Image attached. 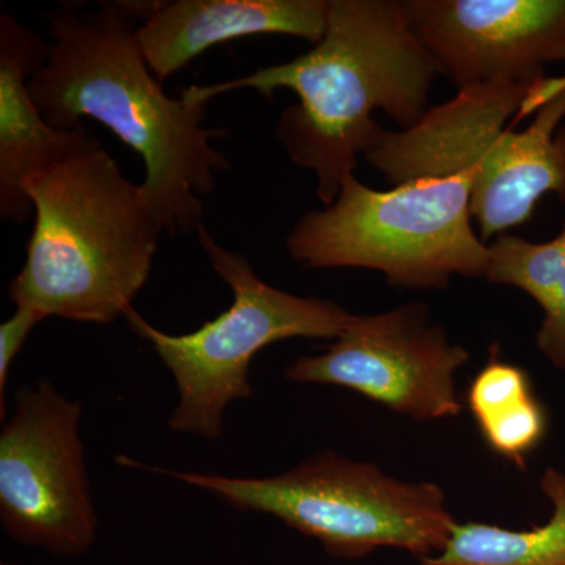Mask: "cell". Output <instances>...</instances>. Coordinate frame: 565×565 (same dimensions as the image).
<instances>
[{
  "mask_svg": "<svg viewBox=\"0 0 565 565\" xmlns=\"http://www.w3.org/2000/svg\"><path fill=\"white\" fill-rule=\"evenodd\" d=\"M438 73L405 0H330L326 33L310 51L239 79L191 85L181 96L210 104L241 88L269 99L281 88L296 93L299 103L282 111L277 137L297 167L315 173L319 200L329 206L384 129L374 111L412 128L429 110Z\"/></svg>",
  "mask_w": 565,
  "mask_h": 565,
  "instance_id": "7a4b0ae2",
  "label": "cell"
},
{
  "mask_svg": "<svg viewBox=\"0 0 565 565\" xmlns=\"http://www.w3.org/2000/svg\"><path fill=\"white\" fill-rule=\"evenodd\" d=\"M544 81L462 88L401 132L419 172H476L471 217L484 243L530 221L548 193L565 204V77L539 107Z\"/></svg>",
  "mask_w": 565,
  "mask_h": 565,
  "instance_id": "5b68a950",
  "label": "cell"
},
{
  "mask_svg": "<svg viewBox=\"0 0 565 565\" xmlns=\"http://www.w3.org/2000/svg\"><path fill=\"white\" fill-rule=\"evenodd\" d=\"M82 404L50 381L24 385L0 433V520L18 544L55 556L87 553L98 535Z\"/></svg>",
  "mask_w": 565,
  "mask_h": 565,
  "instance_id": "ba28073f",
  "label": "cell"
},
{
  "mask_svg": "<svg viewBox=\"0 0 565 565\" xmlns=\"http://www.w3.org/2000/svg\"><path fill=\"white\" fill-rule=\"evenodd\" d=\"M150 470L206 490L237 511L273 515L340 559L381 548L434 556L457 523L437 484L401 481L375 463L332 451L269 478Z\"/></svg>",
  "mask_w": 565,
  "mask_h": 565,
  "instance_id": "8992f818",
  "label": "cell"
},
{
  "mask_svg": "<svg viewBox=\"0 0 565 565\" xmlns=\"http://www.w3.org/2000/svg\"><path fill=\"white\" fill-rule=\"evenodd\" d=\"M565 244V222L563 232ZM535 343L539 351L548 360L557 370L565 371V262L563 275H561L559 288L555 307L548 315L544 316L541 329L535 334Z\"/></svg>",
  "mask_w": 565,
  "mask_h": 565,
  "instance_id": "e0dca14e",
  "label": "cell"
},
{
  "mask_svg": "<svg viewBox=\"0 0 565 565\" xmlns=\"http://www.w3.org/2000/svg\"><path fill=\"white\" fill-rule=\"evenodd\" d=\"M330 0H177L154 2L137 29L152 74L163 82L228 41L256 35L322 40Z\"/></svg>",
  "mask_w": 565,
  "mask_h": 565,
  "instance_id": "8fae6325",
  "label": "cell"
},
{
  "mask_svg": "<svg viewBox=\"0 0 565 565\" xmlns=\"http://www.w3.org/2000/svg\"><path fill=\"white\" fill-rule=\"evenodd\" d=\"M412 28L459 90L530 85L565 62V0H405Z\"/></svg>",
  "mask_w": 565,
  "mask_h": 565,
  "instance_id": "30bf717a",
  "label": "cell"
},
{
  "mask_svg": "<svg viewBox=\"0 0 565 565\" xmlns=\"http://www.w3.org/2000/svg\"><path fill=\"white\" fill-rule=\"evenodd\" d=\"M137 20L131 2L103 3L96 13L54 11L46 58L29 87L54 128L71 131L93 118L136 151L145 166L141 188L163 232L196 233L204 196L230 169L211 145L226 132L204 128L207 104L163 92L141 54Z\"/></svg>",
  "mask_w": 565,
  "mask_h": 565,
  "instance_id": "6da1fadb",
  "label": "cell"
},
{
  "mask_svg": "<svg viewBox=\"0 0 565 565\" xmlns=\"http://www.w3.org/2000/svg\"><path fill=\"white\" fill-rule=\"evenodd\" d=\"M33 206L25 262L9 286L17 307L106 326L132 310L163 232L141 184L88 137L24 182Z\"/></svg>",
  "mask_w": 565,
  "mask_h": 565,
  "instance_id": "3957f363",
  "label": "cell"
},
{
  "mask_svg": "<svg viewBox=\"0 0 565 565\" xmlns=\"http://www.w3.org/2000/svg\"><path fill=\"white\" fill-rule=\"evenodd\" d=\"M475 181L473 170L427 173L375 191L352 174L332 204L297 221L286 248L313 269L377 270L401 288L484 278L489 247L473 230Z\"/></svg>",
  "mask_w": 565,
  "mask_h": 565,
  "instance_id": "277c9868",
  "label": "cell"
},
{
  "mask_svg": "<svg viewBox=\"0 0 565 565\" xmlns=\"http://www.w3.org/2000/svg\"><path fill=\"white\" fill-rule=\"evenodd\" d=\"M196 237L212 269L232 289V305L184 334L156 329L134 308L126 319L173 375L178 404L170 429L215 440L222 437L226 407L252 396L250 364L258 352L289 338L337 340L353 315L330 300L267 285L244 255L215 243L203 223Z\"/></svg>",
  "mask_w": 565,
  "mask_h": 565,
  "instance_id": "52a82bcc",
  "label": "cell"
},
{
  "mask_svg": "<svg viewBox=\"0 0 565 565\" xmlns=\"http://www.w3.org/2000/svg\"><path fill=\"white\" fill-rule=\"evenodd\" d=\"M47 41L11 14L0 17V217L24 223L33 206L24 191L32 174L62 161L90 137L84 126L62 131L33 102L31 77L43 65Z\"/></svg>",
  "mask_w": 565,
  "mask_h": 565,
  "instance_id": "7c38bea8",
  "label": "cell"
},
{
  "mask_svg": "<svg viewBox=\"0 0 565 565\" xmlns=\"http://www.w3.org/2000/svg\"><path fill=\"white\" fill-rule=\"evenodd\" d=\"M489 247L484 280L514 286L526 292L548 315L556 302L564 270L565 244L557 234L548 243H531L515 234L494 237Z\"/></svg>",
  "mask_w": 565,
  "mask_h": 565,
  "instance_id": "9a60e30c",
  "label": "cell"
},
{
  "mask_svg": "<svg viewBox=\"0 0 565 565\" xmlns=\"http://www.w3.org/2000/svg\"><path fill=\"white\" fill-rule=\"evenodd\" d=\"M470 353L430 322L424 303L385 313L352 316L321 355L300 356L286 367L297 384L343 386L416 422L451 418L462 412L457 370Z\"/></svg>",
  "mask_w": 565,
  "mask_h": 565,
  "instance_id": "9c48e42d",
  "label": "cell"
},
{
  "mask_svg": "<svg viewBox=\"0 0 565 565\" xmlns=\"http://www.w3.org/2000/svg\"><path fill=\"white\" fill-rule=\"evenodd\" d=\"M541 490L553 505L544 525L515 531L456 523L448 544L422 565H565V471L546 468Z\"/></svg>",
  "mask_w": 565,
  "mask_h": 565,
  "instance_id": "5bb4252c",
  "label": "cell"
},
{
  "mask_svg": "<svg viewBox=\"0 0 565 565\" xmlns=\"http://www.w3.org/2000/svg\"><path fill=\"white\" fill-rule=\"evenodd\" d=\"M487 446L498 456L525 468L527 456L545 440L548 415L535 396L530 375L514 363L504 362L492 345L490 360L476 374L467 394Z\"/></svg>",
  "mask_w": 565,
  "mask_h": 565,
  "instance_id": "4fadbf2b",
  "label": "cell"
},
{
  "mask_svg": "<svg viewBox=\"0 0 565 565\" xmlns=\"http://www.w3.org/2000/svg\"><path fill=\"white\" fill-rule=\"evenodd\" d=\"M46 321V316L31 307H17L14 313L0 326V415L6 416V390L9 385L10 371L14 360L20 355L25 341L39 323Z\"/></svg>",
  "mask_w": 565,
  "mask_h": 565,
  "instance_id": "2e32d148",
  "label": "cell"
},
{
  "mask_svg": "<svg viewBox=\"0 0 565 565\" xmlns=\"http://www.w3.org/2000/svg\"><path fill=\"white\" fill-rule=\"evenodd\" d=\"M0 565H18V564H13V563H2Z\"/></svg>",
  "mask_w": 565,
  "mask_h": 565,
  "instance_id": "ac0fdd59",
  "label": "cell"
}]
</instances>
